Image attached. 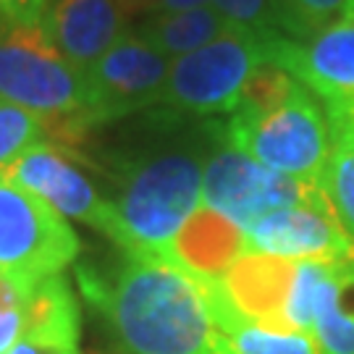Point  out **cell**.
<instances>
[{"mask_svg":"<svg viewBox=\"0 0 354 354\" xmlns=\"http://www.w3.org/2000/svg\"><path fill=\"white\" fill-rule=\"evenodd\" d=\"M281 37V32L257 35L231 24L205 48L171 61L158 105L187 115L231 113L250 74L263 61H273Z\"/></svg>","mask_w":354,"mask_h":354,"instance_id":"cell-5","label":"cell"},{"mask_svg":"<svg viewBox=\"0 0 354 354\" xmlns=\"http://www.w3.org/2000/svg\"><path fill=\"white\" fill-rule=\"evenodd\" d=\"M323 200L317 184L283 176L252 160L221 134V124H210V150L205 158L203 205L226 215L241 231L257 218L291 205H313Z\"/></svg>","mask_w":354,"mask_h":354,"instance_id":"cell-7","label":"cell"},{"mask_svg":"<svg viewBox=\"0 0 354 354\" xmlns=\"http://www.w3.org/2000/svg\"><path fill=\"white\" fill-rule=\"evenodd\" d=\"M82 252V239L58 210L0 176V273L32 291L64 276Z\"/></svg>","mask_w":354,"mask_h":354,"instance_id":"cell-6","label":"cell"},{"mask_svg":"<svg viewBox=\"0 0 354 354\" xmlns=\"http://www.w3.org/2000/svg\"><path fill=\"white\" fill-rule=\"evenodd\" d=\"M221 134L257 163L310 184H317L333 147L328 111L302 82L270 111L252 115L228 113Z\"/></svg>","mask_w":354,"mask_h":354,"instance_id":"cell-4","label":"cell"},{"mask_svg":"<svg viewBox=\"0 0 354 354\" xmlns=\"http://www.w3.org/2000/svg\"><path fill=\"white\" fill-rule=\"evenodd\" d=\"M273 3V11H276V19H279V29H281V19H283V13L289 8L291 0H270Z\"/></svg>","mask_w":354,"mask_h":354,"instance_id":"cell-27","label":"cell"},{"mask_svg":"<svg viewBox=\"0 0 354 354\" xmlns=\"http://www.w3.org/2000/svg\"><path fill=\"white\" fill-rule=\"evenodd\" d=\"M79 286L121 354H223L203 283L163 254L124 252L111 273L79 268Z\"/></svg>","mask_w":354,"mask_h":354,"instance_id":"cell-1","label":"cell"},{"mask_svg":"<svg viewBox=\"0 0 354 354\" xmlns=\"http://www.w3.org/2000/svg\"><path fill=\"white\" fill-rule=\"evenodd\" d=\"M297 84H299V79L291 74L289 68H283L276 61H263L250 74V79L244 82L239 102H236V108L231 113L252 115L270 111V108H276V105L286 100Z\"/></svg>","mask_w":354,"mask_h":354,"instance_id":"cell-20","label":"cell"},{"mask_svg":"<svg viewBox=\"0 0 354 354\" xmlns=\"http://www.w3.org/2000/svg\"><path fill=\"white\" fill-rule=\"evenodd\" d=\"M313 339L320 354H354V260L330 266L317 302Z\"/></svg>","mask_w":354,"mask_h":354,"instance_id":"cell-18","label":"cell"},{"mask_svg":"<svg viewBox=\"0 0 354 354\" xmlns=\"http://www.w3.org/2000/svg\"><path fill=\"white\" fill-rule=\"evenodd\" d=\"M273 61L289 68L326 111L354 115V13L307 39L283 35Z\"/></svg>","mask_w":354,"mask_h":354,"instance_id":"cell-10","label":"cell"},{"mask_svg":"<svg viewBox=\"0 0 354 354\" xmlns=\"http://www.w3.org/2000/svg\"><path fill=\"white\" fill-rule=\"evenodd\" d=\"M29 294L32 291L21 289L19 283L0 273V354L8 352L24 330Z\"/></svg>","mask_w":354,"mask_h":354,"instance_id":"cell-23","label":"cell"},{"mask_svg":"<svg viewBox=\"0 0 354 354\" xmlns=\"http://www.w3.org/2000/svg\"><path fill=\"white\" fill-rule=\"evenodd\" d=\"M48 0H0V21L21 26H39Z\"/></svg>","mask_w":354,"mask_h":354,"instance_id":"cell-25","label":"cell"},{"mask_svg":"<svg viewBox=\"0 0 354 354\" xmlns=\"http://www.w3.org/2000/svg\"><path fill=\"white\" fill-rule=\"evenodd\" d=\"M349 6L352 0H291L281 19V32L291 39L313 37L320 29L346 16Z\"/></svg>","mask_w":354,"mask_h":354,"instance_id":"cell-22","label":"cell"},{"mask_svg":"<svg viewBox=\"0 0 354 354\" xmlns=\"http://www.w3.org/2000/svg\"><path fill=\"white\" fill-rule=\"evenodd\" d=\"M226 16L215 8L213 3L184 8V11L152 13L142 21L134 32L142 39H147L155 50H160L165 58H181L187 53L205 48L207 42L218 39L228 29Z\"/></svg>","mask_w":354,"mask_h":354,"instance_id":"cell-17","label":"cell"},{"mask_svg":"<svg viewBox=\"0 0 354 354\" xmlns=\"http://www.w3.org/2000/svg\"><path fill=\"white\" fill-rule=\"evenodd\" d=\"M228 24L252 29L257 35H279V19L270 0H213ZM283 35V32H281Z\"/></svg>","mask_w":354,"mask_h":354,"instance_id":"cell-24","label":"cell"},{"mask_svg":"<svg viewBox=\"0 0 354 354\" xmlns=\"http://www.w3.org/2000/svg\"><path fill=\"white\" fill-rule=\"evenodd\" d=\"M168 71L171 58L155 50L134 29H127L113 48L87 71L97 127L158 105Z\"/></svg>","mask_w":354,"mask_h":354,"instance_id":"cell-9","label":"cell"},{"mask_svg":"<svg viewBox=\"0 0 354 354\" xmlns=\"http://www.w3.org/2000/svg\"><path fill=\"white\" fill-rule=\"evenodd\" d=\"M203 289L210 315L223 339V354H320L313 333L244 320L226 299L221 281L203 283Z\"/></svg>","mask_w":354,"mask_h":354,"instance_id":"cell-16","label":"cell"},{"mask_svg":"<svg viewBox=\"0 0 354 354\" xmlns=\"http://www.w3.org/2000/svg\"><path fill=\"white\" fill-rule=\"evenodd\" d=\"M247 252V241L234 221L210 207H197L171 241L165 257L187 270L192 279L213 283L228 273V268Z\"/></svg>","mask_w":354,"mask_h":354,"instance_id":"cell-14","label":"cell"},{"mask_svg":"<svg viewBox=\"0 0 354 354\" xmlns=\"http://www.w3.org/2000/svg\"><path fill=\"white\" fill-rule=\"evenodd\" d=\"M328 113H330V111H328ZM336 115H342L344 121H346V124H349V127L354 129V115H344V113H336Z\"/></svg>","mask_w":354,"mask_h":354,"instance_id":"cell-28","label":"cell"},{"mask_svg":"<svg viewBox=\"0 0 354 354\" xmlns=\"http://www.w3.org/2000/svg\"><path fill=\"white\" fill-rule=\"evenodd\" d=\"M79 160L84 158L71 155L61 147H53V145H37L24 152L19 160H13L0 176L37 194L39 200H45L66 221L68 218L79 221L111 239L113 236V205L84 174Z\"/></svg>","mask_w":354,"mask_h":354,"instance_id":"cell-8","label":"cell"},{"mask_svg":"<svg viewBox=\"0 0 354 354\" xmlns=\"http://www.w3.org/2000/svg\"><path fill=\"white\" fill-rule=\"evenodd\" d=\"M349 13H354V0H352V6H349Z\"/></svg>","mask_w":354,"mask_h":354,"instance_id":"cell-29","label":"cell"},{"mask_svg":"<svg viewBox=\"0 0 354 354\" xmlns=\"http://www.w3.org/2000/svg\"><path fill=\"white\" fill-rule=\"evenodd\" d=\"M210 150V124L184 140L142 147L118 165L113 205V236L121 252L163 254L181 226L203 207L205 158Z\"/></svg>","mask_w":354,"mask_h":354,"instance_id":"cell-2","label":"cell"},{"mask_svg":"<svg viewBox=\"0 0 354 354\" xmlns=\"http://www.w3.org/2000/svg\"><path fill=\"white\" fill-rule=\"evenodd\" d=\"M247 252L270 254L281 260H354V244L336 223L326 200L291 205L257 218L244 231Z\"/></svg>","mask_w":354,"mask_h":354,"instance_id":"cell-11","label":"cell"},{"mask_svg":"<svg viewBox=\"0 0 354 354\" xmlns=\"http://www.w3.org/2000/svg\"><path fill=\"white\" fill-rule=\"evenodd\" d=\"M118 0H48L42 32L68 64L89 71L127 32Z\"/></svg>","mask_w":354,"mask_h":354,"instance_id":"cell-12","label":"cell"},{"mask_svg":"<svg viewBox=\"0 0 354 354\" xmlns=\"http://www.w3.org/2000/svg\"><path fill=\"white\" fill-rule=\"evenodd\" d=\"M328 118L333 147L317 176V189L323 192V200L346 239L354 244V129L342 115L328 113Z\"/></svg>","mask_w":354,"mask_h":354,"instance_id":"cell-19","label":"cell"},{"mask_svg":"<svg viewBox=\"0 0 354 354\" xmlns=\"http://www.w3.org/2000/svg\"><path fill=\"white\" fill-rule=\"evenodd\" d=\"M82 313L64 276L45 279L29 294L26 326L6 354H82Z\"/></svg>","mask_w":354,"mask_h":354,"instance_id":"cell-15","label":"cell"},{"mask_svg":"<svg viewBox=\"0 0 354 354\" xmlns=\"http://www.w3.org/2000/svg\"><path fill=\"white\" fill-rule=\"evenodd\" d=\"M0 97L37 115L48 145L84 158L97 129L87 71L68 64L42 26L0 21Z\"/></svg>","mask_w":354,"mask_h":354,"instance_id":"cell-3","label":"cell"},{"mask_svg":"<svg viewBox=\"0 0 354 354\" xmlns=\"http://www.w3.org/2000/svg\"><path fill=\"white\" fill-rule=\"evenodd\" d=\"M37 145H48L42 121L0 97V174Z\"/></svg>","mask_w":354,"mask_h":354,"instance_id":"cell-21","label":"cell"},{"mask_svg":"<svg viewBox=\"0 0 354 354\" xmlns=\"http://www.w3.org/2000/svg\"><path fill=\"white\" fill-rule=\"evenodd\" d=\"M213 0H118L124 13H168V11H184V8H194V6H205Z\"/></svg>","mask_w":354,"mask_h":354,"instance_id":"cell-26","label":"cell"},{"mask_svg":"<svg viewBox=\"0 0 354 354\" xmlns=\"http://www.w3.org/2000/svg\"><path fill=\"white\" fill-rule=\"evenodd\" d=\"M297 263L299 260L244 252L221 279V289L244 320L286 328V304L294 286Z\"/></svg>","mask_w":354,"mask_h":354,"instance_id":"cell-13","label":"cell"}]
</instances>
